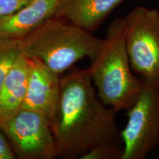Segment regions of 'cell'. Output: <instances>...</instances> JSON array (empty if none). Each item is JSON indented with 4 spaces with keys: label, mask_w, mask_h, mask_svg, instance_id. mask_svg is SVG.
<instances>
[{
    "label": "cell",
    "mask_w": 159,
    "mask_h": 159,
    "mask_svg": "<svg viewBox=\"0 0 159 159\" xmlns=\"http://www.w3.org/2000/svg\"><path fill=\"white\" fill-rule=\"evenodd\" d=\"M116 113L99 99L88 69H72L61 78L52 122L57 157L80 159L94 147L122 142Z\"/></svg>",
    "instance_id": "obj_1"
},
{
    "label": "cell",
    "mask_w": 159,
    "mask_h": 159,
    "mask_svg": "<svg viewBox=\"0 0 159 159\" xmlns=\"http://www.w3.org/2000/svg\"><path fill=\"white\" fill-rule=\"evenodd\" d=\"M90 61L88 69L99 99L117 112L128 110L140 91L142 79L131 68L123 18L110 24L98 52Z\"/></svg>",
    "instance_id": "obj_2"
},
{
    "label": "cell",
    "mask_w": 159,
    "mask_h": 159,
    "mask_svg": "<svg viewBox=\"0 0 159 159\" xmlns=\"http://www.w3.org/2000/svg\"><path fill=\"white\" fill-rule=\"evenodd\" d=\"M102 39L66 20L52 17L19 41L21 53L37 57L61 75L85 57L92 59Z\"/></svg>",
    "instance_id": "obj_3"
},
{
    "label": "cell",
    "mask_w": 159,
    "mask_h": 159,
    "mask_svg": "<svg viewBox=\"0 0 159 159\" xmlns=\"http://www.w3.org/2000/svg\"><path fill=\"white\" fill-rule=\"evenodd\" d=\"M142 79L140 91L126 111L128 120L121 130L122 159H144L159 146V79Z\"/></svg>",
    "instance_id": "obj_4"
},
{
    "label": "cell",
    "mask_w": 159,
    "mask_h": 159,
    "mask_svg": "<svg viewBox=\"0 0 159 159\" xmlns=\"http://www.w3.org/2000/svg\"><path fill=\"white\" fill-rule=\"evenodd\" d=\"M123 21L133 71L142 78L159 79V11L139 6Z\"/></svg>",
    "instance_id": "obj_5"
},
{
    "label": "cell",
    "mask_w": 159,
    "mask_h": 159,
    "mask_svg": "<svg viewBox=\"0 0 159 159\" xmlns=\"http://www.w3.org/2000/svg\"><path fill=\"white\" fill-rule=\"evenodd\" d=\"M0 127L19 159H54L57 157L51 122L44 115L21 108Z\"/></svg>",
    "instance_id": "obj_6"
},
{
    "label": "cell",
    "mask_w": 159,
    "mask_h": 159,
    "mask_svg": "<svg viewBox=\"0 0 159 159\" xmlns=\"http://www.w3.org/2000/svg\"><path fill=\"white\" fill-rule=\"evenodd\" d=\"M27 59L28 80L22 108L44 115L52 125L60 96V75L37 57Z\"/></svg>",
    "instance_id": "obj_7"
},
{
    "label": "cell",
    "mask_w": 159,
    "mask_h": 159,
    "mask_svg": "<svg viewBox=\"0 0 159 159\" xmlns=\"http://www.w3.org/2000/svg\"><path fill=\"white\" fill-rule=\"evenodd\" d=\"M58 0H32L12 14L0 17V39L20 41L55 16Z\"/></svg>",
    "instance_id": "obj_8"
},
{
    "label": "cell",
    "mask_w": 159,
    "mask_h": 159,
    "mask_svg": "<svg viewBox=\"0 0 159 159\" xmlns=\"http://www.w3.org/2000/svg\"><path fill=\"white\" fill-rule=\"evenodd\" d=\"M124 0H58L54 17L92 33Z\"/></svg>",
    "instance_id": "obj_9"
},
{
    "label": "cell",
    "mask_w": 159,
    "mask_h": 159,
    "mask_svg": "<svg viewBox=\"0 0 159 159\" xmlns=\"http://www.w3.org/2000/svg\"><path fill=\"white\" fill-rule=\"evenodd\" d=\"M28 59L22 53L11 67L0 90V122L11 119L22 108L28 80Z\"/></svg>",
    "instance_id": "obj_10"
},
{
    "label": "cell",
    "mask_w": 159,
    "mask_h": 159,
    "mask_svg": "<svg viewBox=\"0 0 159 159\" xmlns=\"http://www.w3.org/2000/svg\"><path fill=\"white\" fill-rule=\"evenodd\" d=\"M21 53L19 41L0 39V90L11 67Z\"/></svg>",
    "instance_id": "obj_11"
},
{
    "label": "cell",
    "mask_w": 159,
    "mask_h": 159,
    "mask_svg": "<svg viewBox=\"0 0 159 159\" xmlns=\"http://www.w3.org/2000/svg\"><path fill=\"white\" fill-rule=\"evenodd\" d=\"M124 147L122 142L98 145L89 150L80 159H122Z\"/></svg>",
    "instance_id": "obj_12"
},
{
    "label": "cell",
    "mask_w": 159,
    "mask_h": 159,
    "mask_svg": "<svg viewBox=\"0 0 159 159\" xmlns=\"http://www.w3.org/2000/svg\"><path fill=\"white\" fill-rule=\"evenodd\" d=\"M32 0H0V17L12 14Z\"/></svg>",
    "instance_id": "obj_13"
},
{
    "label": "cell",
    "mask_w": 159,
    "mask_h": 159,
    "mask_svg": "<svg viewBox=\"0 0 159 159\" xmlns=\"http://www.w3.org/2000/svg\"><path fill=\"white\" fill-rule=\"evenodd\" d=\"M16 158L8 139L0 127V159Z\"/></svg>",
    "instance_id": "obj_14"
}]
</instances>
